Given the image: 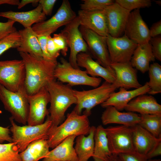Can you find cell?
<instances>
[{
	"label": "cell",
	"instance_id": "1",
	"mask_svg": "<svg viewBox=\"0 0 161 161\" xmlns=\"http://www.w3.org/2000/svg\"><path fill=\"white\" fill-rule=\"evenodd\" d=\"M19 53L25 65L24 85L27 95L36 93L56 79L54 74L57 61H49L27 53Z\"/></svg>",
	"mask_w": 161,
	"mask_h": 161
},
{
	"label": "cell",
	"instance_id": "2",
	"mask_svg": "<svg viewBox=\"0 0 161 161\" xmlns=\"http://www.w3.org/2000/svg\"><path fill=\"white\" fill-rule=\"evenodd\" d=\"M46 86L50 97V115L48 116L52 122L51 129L60 125L65 118L66 111L71 105L76 104L77 100L74 90L67 84L55 79L50 81Z\"/></svg>",
	"mask_w": 161,
	"mask_h": 161
},
{
	"label": "cell",
	"instance_id": "3",
	"mask_svg": "<svg viewBox=\"0 0 161 161\" xmlns=\"http://www.w3.org/2000/svg\"><path fill=\"white\" fill-rule=\"evenodd\" d=\"M91 126L88 117L79 114L73 110L68 113L67 118L62 124L50 129L47 140L49 147L54 148L69 136L87 135Z\"/></svg>",
	"mask_w": 161,
	"mask_h": 161
},
{
	"label": "cell",
	"instance_id": "4",
	"mask_svg": "<svg viewBox=\"0 0 161 161\" xmlns=\"http://www.w3.org/2000/svg\"><path fill=\"white\" fill-rule=\"evenodd\" d=\"M9 119L11 125L10 130L12 141L17 146L20 153L34 141L41 139L48 140V132L52 125L48 116L43 123L35 126H18L11 117Z\"/></svg>",
	"mask_w": 161,
	"mask_h": 161
},
{
	"label": "cell",
	"instance_id": "5",
	"mask_svg": "<svg viewBox=\"0 0 161 161\" xmlns=\"http://www.w3.org/2000/svg\"><path fill=\"white\" fill-rule=\"evenodd\" d=\"M113 83L104 81L101 85L95 88L82 91L74 90L77 102L73 110L81 114L83 109V114L88 117L92 109L106 101L117 89Z\"/></svg>",
	"mask_w": 161,
	"mask_h": 161
},
{
	"label": "cell",
	"instance_id": "6",
	"mask_svg": "<svg viewBox=\"0 0 161 161\" xmlns=\"http://www.w3.org/2000/svg\"><path fill=\"white\" fill-rule=\"evenodd\" d=\"M27 94L24 85L16 92L10 91L0 84V100L6 110L16 122L26 125L29 111Z\"/></svg>",
	"mask_w": 161,
	"mask_h": 161
},
{
	"label": "cell",
	"instance_id": "7",
	"mask_svg": "<svg viewBox=\"0 0 161 161\" xmlns=\"http://www.w3.org/2000/svg\"><path fill=\"white\" fill-rule=\"evenodd\" d=\"M54 75L58 81L66 83L71 86L77 85H86L95 88L99 86L102 79L88 75L86 71L73 67L63 58H60L55 69Z\"/></svg>",
	"mask_w": 161,
	"mask_h": 161
},
{
	"label": "cell",
	"instance_id": "8",
	"mask_svg": "<svg viewBox=\"0 0 161 161\" xmlns=\"http://www.w3.org/2000/svg\"><path fill=\"white\" fill-rule=\"evenodd\" d=\"M77 16L69 1L64 0L57 12L51 18L34 24L32 28L37 35L48 36L61 27L67 25Z\"/></svg>",
	"mask_w": 161,
	"mask_h": 161
},
{
	"label": "cell",
	"instance_id": "9",
	"mask_svg": "<svg viewBox=\"0 0 161 161\" xmlns=\"http://www.w3.org/2000/svg\"><path fill=\"white\" fill-rule=\"evenodd\" d=\"M25 77V65L22 60L0 61V84L7 89L18 91L24 85Z\"/></svg>",
	"mask_w": 161,
	"mask_h": 161
},
{
	"label": "cell",
	"instance_id": "10",
	"mask_svg": "<svg viewBox=\"0 0 161 161\" xmlns=\"http://www.w3.org/2000/svg\"><path fill=\"white\" fill-rule=\"evenodd\" d=\"M105 130L112 155L135 152L130 127L120 125L108 127Z\"/></svg>",
	"mask_w": 161,
	"mask_h": 161
},
{
	"label": "cell",
	"instance_id": "11",
	"mask_svg": "<svg viewBox=\"0 0 161 161\" xmlns=\"http://www.w3.org/2000/svg\"><path fill=\"white\" fill-rule=\"evenodd\" d=\"M80 25L77 16L65 26L60 33L66 40L70 53L69 62L75 68H79L77 62L78 54L80 52H87L88 50L86 43L80 30Z\"/></svg>",
	"mask_w": 161,
	"mask_h": 161
},
{
	"label": "cell",
	"instance_id": "12",
	"mask_svg": "<svg viewBox=\"0 0 161 161\" xmlns=\"http://www.w3.org/2000/svg\"><path fill=\"white\" fill-rule=\"evenodd\" d=\"M79 30L87 44L88 50L96 61L103 67L113 70L111 66L112 63L106 37L100 36L81 25L80 26Z\"/></svg>",
	"mask_w": 161,
	"mask_h": 161
},
{
	"label": "cell",
	"instance_id": "13",
	"mask_svg": "<svg viewBox=\"0 0 161 161\" xmlns=\"http://www.w3.org/2000/svg\"><path fill=\"white\" fill-rule=\"evenodd\" d=\"M106 40L112 63L130 62L138 44L125 34L120 37H113L109 34Z\"/></svg>",
	"mask_w": 161,
	"mask_h": 161
},
{
	"label": "cell",
	"instance_id": "14",
	"mask_svg": "<svg viewBox=\"0 0 161 161\" xmlns=\"http://www.w3.org/2000/svg\"><path fill=\"white\" fill-rule=\"evenodd\" d=\"M29 111L27 125L35 126L44 123L45 117L49 114L47 106L50 101L49 93L46 86L36 93L27 96Z\"/></svg>",
	"mask_w": 161,
	"mask_h": 161
},
{
	"label": "cell",
	"instance_id": "15",
	"mask_svg": "<svg viewBox=\"0 0 161 161\" xmlns=\"http://www.w3.org/2000/svg\"><path fill=\"white\" fill-rule=\"evenodd\" d=\"M109 34L114 37L124 33L126 25L130 11L115 2L104 10Z\"/></svg>",
	"mask_w": 161,
	"mask_h": 161
},
{
	"label": "cell",
	"instance_id": "16",
	"mask_svg": "<svg viewBox=\"0 0 161 161\" xmlns=\"http://www.w3.org/2000/svg\"><path fill=\"white\" fill-rule=\"evenodd\" d=\"M124 34L138 44L149 42L151 38L149 29L143 19L140 9L130 12Z\"/></svg>",
	"mask_w": 161,
	"mask_h": 161
},
{
	"label": "cell",
	"instance_id": "17",
	"mask_svg": "<svg viewBox=\"0 0 161 161\" xmlns=\"http://www.w3.org/2000/svg\"><path fill=\"white\" fill-rule=\"evenodd\" d=\"M111 66L115 75V80L113 84L117 89H137L142 86L138 80L136 69L130 62L112 63Z\"/></svg>",
	"mask_w": 161,
	"mask_h": 161
},
{
	"label": "cell",
	"instance_id": "18",
	"mask_svg": "<svg viewBox=\"0 0 161 161\" xmlns=\"http://www.w3.org/2000/svg\"><path fill=\"white\" fill-rule=\"evenodd\" d=\"M78 17L80 25L98 35L106 37L109 34L104 10L85 11L80 10Z\"/></svg>",
	"mask_w": 161,
	"mask_h": 161
},
{
	"label": "cell",
	"instance_id": "19",
	"mask_svg": "<svg viewBox=\"0 0 161 161\" xmlns=\"http://www.w3.org/2000/svg\"><path fill=\"white\" fill-rule=\"evenodd\" d=\"M149 90L147 82L140 87L131 90L120 87L118 92L112 93L101 106L103 108L112 106L118 110L122 111L131 100L138 96L148 93Z\"/></svg>",
	"mask_w": 161,
	"mask_h": 161
},
{
	"label": "cell",
	"instance_id": "20",
	"mask_svg": "<svg viewBox=\"0 0 161 161\" xmlns=\"http://www.w3.org/2000/svg\"><path fill=\"white\" fill-rule=\"evenodd\" d=\"M135 152L146 156L160 143L161 138H157L139 124L130 127Z\"/></svg>",
	"mask_w": 161,
	"mask_h": 161
},
{
	"label": "cell",
	"instance_id": "21",
	"mask_svg": "<svg viewBox=\"0 0 161 161\" xmlns=\"http://www.w3.org/2000/svg\"><path fill=\"white\" fill-rule=\"evenodd\" d=\"M77 62L78 66L85 68L87 74L91 76L100 77L109 83H114L115 75L114 71L103 67L94 60L89 53H79L77 56Z\"/></svg>",
	"mask_w": 161,
	"mask_h": 161
},
{
	"label": "cell",
	"instance_id": "22",
	"mask_svg": "<svg viewBox=\"0 0 161 161\" xmlns=\"http://www.w3.org/2000/svg\"><path fill=\"white\" fill-rule=\"evenodd\" d=\"M105 108L101 118L104 125L116 123L132 127L138 124L140 121V115L134 112H122L111 106Z\"/></svg>",
	"mask_w": 161,
	"mask_h": 161
},
{
	"label": "cell",
	"instance_id": "23",
	"mask_svg": "<svg viewBox=\"0 0 161 161\" xmlns=\"http://www.w3.org/2000/svg\"><path fill=\"white\" fill-rule=\"evenodd\" d=\"M124 109L127 112H137L140 115L161 114V105L153 96L145 94L138 96L131 100Z\"/></svg>",
	"mask_w": 161,
	"mask_h": 161
},
{
	"label": "cell",
	"instance_id": "24",
	"mask_svg": "<svg viewBox=\"0 0 161 161\" xmlns=\"http://www.w3.org/2000/svg\"><path fill=\"white\" fill-rule=\"evenodd\" d=\"M0 16L17 22L24 28L32 27L33 24L45 21L46 15L42 12L41 4H38L35 9L25 12L9 11L0 13Z\"/></svg>",
	"mask_w": 161,
	"mask_h": 161
},
{
	"label": "cell",
	"instance_id": "25",
	"mask_svg": "<svg viewBox=\"0 0 161 161\" xmlns=\"http://www.w3.org/2000/svg\"><path fill=\"white\" fill-rule=\"evenodd\" d=\"M75 135L68 137L49 151L42 161H78L73 147Z\"/></svg>",
	"mask_w": 161,
	"mask_h": 161
},
{
	"label": "cell",
	"instance_id": "26",
	"mask_svg": "<svg viewBox=\"0 0 161 161\" xmlns=\"http://www.w3.org/2000/svg\"><path fill=\"white\" fill-rule=\"evenodd\" d=\"M149 42L138 44L130 62L132 66L143 73L148 71L149 63L155 60Z\"/></svg>",
	"mask_w": 161,
	"mask_h": 161
},
{
	"label": "cell",
	"instance_id": "27",
	"mask_svg": "<svg viewBox=\"0 0 161 161\" xmlns=\"http://www.w3.org/2000/svg\"><path fill=\"white\" fill-rule=\"evenodd\" d=\"M18 32L21 41L20 46L17 48L18 51L43 58L38 35L32 27L20 30Z\"/></svg>",
	"mask_w": 161,
	"mask_h": 161
},
{
	"label": "cell",
	"instance_id": "28",
	"mask_svg": "<svg viewBox=\"0 0 161 161\" xmlns=\"http://www.w3.org/2000/svg\"><path fill=\"white\" fill-rule=\"evenodd\" d=\"M92 157L94 161H108L112 155L109 148L105 128L101 125L96 128L94 136Z\"/></svg>",
	"mask_w": 161,
	"mask_h": 161
},
{
	"label": "cell",
	"instance_id": "29",
	"mask_svg": "<svg viewBox=\"0 0 161 161\" xmlns=\"http://www.w3.org/2000/svg\"><path fill=\"white\" fill-rule=\"evenodd\" d=\"M96 127H91L88 135H81L77 136L74 147L78 161H87L92 157L94 151V136Z\"/></svg>",
	"mask_w": 161,
	"mask_h": 161
},
{
	"label": "cell",
	"instance_id": "30",
	"mask_svg": "<svg viewBox=\"0 0 161 161\" xmlns=\"http://www.w3.org/2000/svg\"><path fill=\"white\" fill-rule=\"evenodd\" d=\"M47 140L41 139L30 144L22 152L20 153L22 161H38L44 158L49 151Z\"/></svg>",
	"mask_w": 161,
	"mask_h": 161
},
{
	"label": "cell",
	"instance_id": "31",
	"mask_svg": "<svg viewBox=\"0 0 161 161\" xmlns=\"http://www.w3.org/2000/svg\"><path fill=\"white\" fill-rule=\"evenodd\" d=\"M138 124L157 138H161V114L140 115Z\"/></svg>",
	"mask_w": 161,
	"mask_h": 161
},
{
	"label": "cell",
	"instance_id": "32",
	"mask_svg": "<svg viewBox=\"0 0 161 161\" xmlns=\"http://www.w3.org/2000/svg\"><path fill=\"white\" fill-rule=\"evenodd\" d=\"M149 78L147 82L150 88L148 93L154 95L161 92V66L157 63H154L149 66L148 70Z\"/></svg>",
	"mask_w": 161,
	"mask_h": 161
},
{
	"label": "cell",
	"instance_id": "33",
	"mask_svg": "<svg viewBox=\"0 0 161 161\" xmlns=\"http://www.w3.org/2000/svg\"><path fill=\"white\" fill-rule=\"evenodd\" d=\"M19 153L15 143H0V161H22Z\"/></svg>",
	"mask_w": 161,
	"mask_h": 161
},
{
	"label": "cell",
	"instance_id": "34",
	"mask_svg": "<svg viewBox=\"0 0 161 161\" xmlns=\"http://www.w3.org/2000/svg\"><path fill=\"white\" fill-rule=\"evenodd\" d=\"M21 38L18 31L8 34L0 40V55L11 48H18L21 45Z\"/></svg>",
	"mask_w": 161,
	"mask_h": 161
},
{
	"label": "cell",
	"instance_id": "35",
	"mask_svg": "<svg viewBox=\"0 0 161 161\" xmlns=\"http://www.w3.org/2000/svg\"><path fill=\"white\" fill-rule=\"evenodd\" d=\"M80 4V10L85 11L104 10L107 7L113 4V0H83Z\"/></svg>",
	"mask_w": 161,
	"mask_h": 161
},
{
	"label": "cell",
	"instance_id": "36",
	"mask_svg": "<svg viewBox=\"0 0 161 161\" xmlns=\"http://www.w3.org/2000/svg\"><path fill=\"white\" fill-rule=\"evenodd\" d=\"M115 2L131 12L140 8L149 7L151 6L150 0H116Z\"/></svg>",
	"mask_w": 161,
	"mask_h": 161
},
{
	"label": "cell",
	"instance_id": "37",
	"mask_svg": "<svg viewBox=\"0 0 161 161\" xmlns=\"http://www.w3.org/2000/svg\"><path fill=\"white\" fill-rule=\"evenodd\" d=\"M116 156L117 161H147L146 157L136 152L122 153Z\"/></svg>",
	"mask_w": 161,
	"mask_h": 161
},
{
	"label": "cell",
	"instance_id": "38",
	"mask_svg": "<svg viewBox=\"0 0 161 161\" xmlns=\"http://www.w3.org/2000/svg\"><path fill=\"white\" fill-rule=\"evenodd\" d=\"M52 38L56 47L60 50L64 56H66L68 51V46L64 37L60 33L54 34Z\"/></svg>",
	"mask_w": 161,
	"mask_h": 161
},
{
	"label": "cell",
	"instance_id": "39",
	"mask_svg": "<svg viewBox=\"0 0 161 161\" xmlns=\"http://www.w3.org/2000/svg\"><path fill=\"white\" fill-rule=\"evenodd\" d=\"M149 42L151 44L152 52L155 59L161 61V35L151 38Z\"/></svg>",
	"mask_w": 161,
	"mask_h": 161
},
{
	"label": "cell",
	"instance_id": "40",
	"mask_svg": "<svg viewBox=\"0 0 161 161\" xmlns=\"http://www.w3.org/2000/svg\"><path fill=\"white\" fill-rule=\"evenodd\" d=\"M15 22L8 19L7 22H0V40L13 32L16 30V28L13 26Z\"/></svg>",
	"mask_w": 161,
	"mask_h": 161
},
{
	"label": "cell",
	"instance_id": "41",
	"mask_svg": "<svg viewBox=\"0 0 161 161\" xmlns=\"http://www.w3.org/2000/svg\"><path fill=\"white\" fill-rule=\"evenodd\" d=\"M38 38L42 52V57L45 60L49 61H56L57 59L52 57L48 53L47 46V36L38 35Z\"/></svg>",
	"mask_w": 161,
	"mask_h": 161
},
{
	"label": "cell",
	"instance_id": "42",
	"mask_svg": "<svg viewBox=\"0 0 161 161\" xmlns=\"http://www.w3.org/2000/svg\"><path fill=\"white\" fill-rule=\"evenodd\" d=\"M47 46L49 55L52 57L57 59L60 55L61 51L56 46L51 35L47 36Z\"/></svg>",
	"mask_w": 161,
	"mask_h": 161
},
{
	"label": "cell",
	"instance_id": "43",
	"mask_svg": "<svg viewBox=\"0 0 161 161\" xmlns=\"http://www.w3.org/2000/svg\"><path fill=\"white\" fill-rule=\"evenodd\" d=\"M56 0H39V4L42 7V12L46 16H50L52 13Z\"/></svg>",
	"mask_w": 161,
	"mask_h": 161
},
{
	"label": "cell",
	"instance_id": "44",
	"mask_svg": "<svg viewBox=\"0 0 161 161\" xmlns=\"http://www.w3.org/2000/svg\"><path fill=\"white\" fill-rule=\"evenodd\" d=\"M10 133L9 127H4L0 126V143H2L5 141L9 143L13 142Z\"/></svg>",
	"mask_w": 161,
	"mask_h": 161
},
{
	"label": "cell",
	"instance_id": "45",
	"mask_svg": "<svg viewBox=\"0 0 161 161\" xmlns=\"http://www.w3.org/2000/svg\"><path fill=\"white\" fill-rule=\"evenodd\" d=\"M149 32L151 38H153L161 35V20L153 24L149 29Z\"/></svg>",
	"mask_w": 161,
	"mask_h": 161
},
{
	"label": "cell",
	"instance_id": "46",
	"mask_svg": "<svg viewBox=\"0 0 161 161\" xmlns=\"http://www.w3.org/2000/svg\"><path fill=\"white\" fill-rule=\"evenodd\" d=\"M161 154V142L160 143L149 153L146 156L148 160L151 159Z\"/></svg>",
	"mask_w": 161,
	"mask_h": 161
},
{
	"label": "cell",
	"instance_id": "47",
	"mask_svg": "<svg viewBox=\"0 0 161 161\" xmlns=\"http://www.w3.org/2000/svg\"><path fill=\"white\" fill-rule=\"evenodd\" d=\"M39 0H22L18 6V8L21 9L26 5L30 3L36 4L38 3Z\"/></svg>",
	"mask_w": 161,
	"mask_h": 161
},
{
	"label": "cell",
	"instance_id": "48",
	"mask_svg": "<svg viewBox=\"0 0 161 161\" xmlns=\"http://www.w3.org/2000/svg\"><path fill=\"white\" fill-rule=\"evenodd\" d=\"M20 2L18 0H0V5L7 4L18 6Z\"/></svg>",
	"mask_w": 161,
	"mask_h": 161
},
{
	"label": "cell",
	"instance_id": "49",
	"mask_svg": "<svg viewBox=\"0 0 161 161\" xmlns=\"http://www.w3.org/2000/svg\"><path fill=\"white\" fill-rule=\"evenodd\" d=\"M108 161H117L116 156H113Z\"/></svg>",
	"mask_w": 161,
	"mask_h": 161
},
{
	"label": "cell",
	"instance_id": "50",
	"mask_svg": "<svg viewBox=\"0 0 161 161\" xmlns=\"http://www.w3.org/2000/svg\"><path fill=\"white\" fill-rule=\"evenodd\" d=\"M154 1L157 4H158L159 6H161V1L160 0Z\"/></svg>",
	"mask_w": 161,
	"mask_h": 161
},
{
	"label": "cell",
	"instance_id": "51",
	"mask_svg": "<svg viewBox=\"0 0 161 161\" xmlns=\"http://www.w3.org/2000/svg\"><path fill=\"white\" fill-rule=\"evenodd\" d=\"M147 161H161L160 159H151L148 160Z\"/></svg>",
	"mask_w": 161,
	"mask_h": 161
},
{
	"label": "cell",
	"instance_id": "52",
	"mask_svg": "<svg viewBox=\"0 0 161 161\" xmlns=\"http://www.w3.org/2000/svg\"><path fill=\"white\" fill-rule=\"evenodd\" d=\"M61 161L57 160V161Z\"/></svg>",
	"mask_w": 161,
	"mask_h": 161
}]
</instances>
